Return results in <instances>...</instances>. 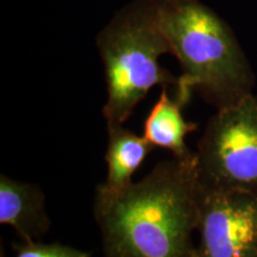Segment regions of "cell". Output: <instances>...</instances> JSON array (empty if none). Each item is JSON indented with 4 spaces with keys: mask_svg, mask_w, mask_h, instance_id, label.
Masks as SVG:
<instances>
[{
    "mask_svg": "<svg viewBox=\"0 0 257 257\" xmlns=\"http://www.w3.org/2000/svg\"><path fill=\"white\" fill-rule=\"evenodd\" d=\"M202 185L194 156L162 161L118 192L98 185L94 218L106 257H193Z\"/></svg>",
    "mask_w": 257,
    "mask_h": 257,
    "instance_id": "1",
    "label": "cell"
},
{
    "mask_svg": "<svg viewBox=\"0 0 257 257\" xmlns=\"http://www.w3.org/2000/svg\"><path fill=\"white\" fill-rule=\"evenodd\" d=\"M160 29L181 64L175 98L197 89L217 110L253 92L255 74L233 32L199 0H154Z\"/></svg>",
    "mask_w": 257,
    "mask_h": 257,
    "instance_id": "2",
    "label": "cell"
},
{
    "mask_svg": "<svg viewBox=\"0 0 257 257\" xmlns=\"http://www.w3.org/2000/svg\"><path fill=\"white\" fill-rule=\"evenodd\" d=\"M105 69L107 124H124L155 86L168 88L178 79L160 64L172 54L157 23L154 0H137L120 10L96 38Z\"/></svg>",
    "mask_w": 257,
    "mask_h": 257,
    "instance_id": "3",
    "label": "cell"
},
{
    "mask_svg": "<svg viewBox=\"0 0 257 257\" xmlns=\"http://www.w3.org/2000/svg\"><path fill=\"white\" fill-rule=\"evenodd\" d=\"M194 153L204 187L257 191V94L217 110Z\"/></svg>",
    "mask_w": 257,
    "mask_h": 257,
    "instance_id": "4",
    "label": "cell"
},
{
    "mask_svg": "<svg viewBox=\"0 0 257 257\" xmlns=\"http://www.w3.org/2000/svg\"><path fill=\"white\" fill-rule=\"evenodd\" d=\"M193 257H257V191L202 186Z\"/></svg>",
    "mask_w": 257,
    "mask_h": 257,
    "instance_id": "5",
    "label": "cell"
},
{
    "mask_svg": "<svg viewBox=\"0 0 257 257\" xmlns=\"http://www.w3.org/2000/svg\"><path fill=\"white\" fill-rule=\"evenodd\" d=\"M0 224L9 225L24 242L40 238L50 227L44 193L37 185L0 176Z\"/></svg>",
    "mask_w": 257,
    "mask_h": 257,
    "instance_id": "6",
    "label": "cell"
},
{
    "mask_svg": "<svg viewBox=\"0 0 257 257\" xmlns=\"http://www.w3.org/2000/svg\"><path fill=\"white\" fill-rule=\"evenodd\" d=\"M146 137L138 136L124 124H107V149L105 154L107 175L100 184L108 192H118L133 184V176L154 150Z\"/></svg>",
    "mask_w": 257,
    "mask_h": 257,
    "instance_id": "7",
    "label": "cell"
},
{
    "mask_svg": "<svg viewBox=\"0 0 257 257\" xmlns=\"http://www.w3.org/2000/svg\"><path fill=\"white\" fill-rule=\"evenodd\" d=\"M185 104L178 98H170L167 87L161 95L144 123L143 136L154 147L169 150L176 159H189L194 152L187 147L186 137L198 128V124L187 121L182 115Z\"/></svg>",
    "mask_w": 257,
    "mask_h": 257,
    "instance_id": "8",
    "label": "cell"
},
{
    "mask_svg": "<svg viewBox=\"0 0 257 257\" xmlns=\"http://www.w3.org/2000/svg\"><path fill=\"white\" fill-rule=\"evenodd\" d=\"M15 257H91V253L61 243L24 242L16 246Z\"/></svg>",
    "mask_w": 257,
    "mask_h": 257,
    "instance_id": "9",
    "label": "cell"
}]
</instances>
